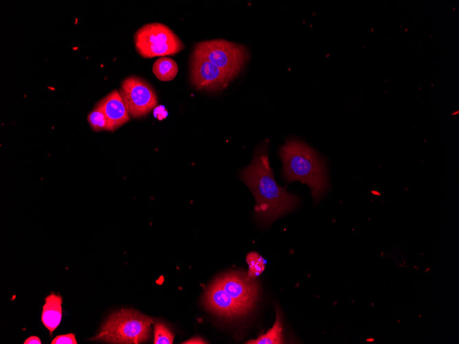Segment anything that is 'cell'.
<instances>
[{"mask_svg": "<svg viewBox=\"0 0 459 344\" xmlns=\"http://www.w3.org/2000/svg\"><path fill=\"white\" fill-rule=\"evenodd\" d=\"M269 142L256 150L252 161L240 171L243 182L255 199V216L260 223L269 225L299 205L300 198L281 187L274 178L269 161Z\"/></svg>", "mask_w": 459, "mask_h": 344, "instance_id": "obj_1", "label": "cell"}, {"mask_svg": "<svg viewBox=\"0 0 459 344\" xmlns=\"http://www.w3.org/2000/svg\"><path fill=\"white\" fill-rule=\"evenodd\" d=\"M279 157L282 162L280 174L284 182L300 181L311 191L317 204L329 187L326 162L311 146L304 142L290 138L280 146Z\"/></svg>", "mask_w": 459, "mask_h": 344, "instance_id": "obj_2", "label": "cell"}, {"mask_svg": "<svg viewBox=\"0 0 459 344\" xmlns=\"http://www.w3.org/2000/svg\"><path fill=\"white\" fill-rule=\"evenodd\" d=\"M153 320L137 311L122 309L112 314L91 340L137 344L146 341Z\"/></svg>", "mask_w": 459, "mask_h": 344, "instance_id": "obj_3", "label": "cell"}, {"mask_svg": "<svg viewBox=\"0 0 459 344\" xmlns=\"http://www.w3.org/2000/svg\"><path fill=\"white\" fill-rule=\"evenodd\" d=\"M135 49L144 58L164 57L181 51L184 45L167 25L160 23H148L135 34Z\"/></svg>", "mask_w": 459, "mask_h": 344, "instance_id": "obj_4", "label": "cell"}, {"mask_svg": "<svg viewBox=\"0 0 459 344\" xmlns=\"http://www.w3.org/2000/svg\"><path fill=\"white\" fill-rule=\"evenodd\" d=\"M234 78L244 67L249 53L246 47L223 39L202 41L193 51Z\"/></svg>", "mask_w": 459, "mask_h": 344, "instance_id": "obj_5", "label": "cell"}, {"mask_svg": "<svg viewBox=\"0 0 459 344\" xmlns=\"http://www.w3.org/2000/svg\"><path fill=\"white\" fill-rule=\"evenodd\" d=\"M119 92L133 117L145 116L157 104V94L152 86L138 76L126 78L122 82Z\"/></svg>", "mask_w": 459, "mask_h": 344, "instance_id": "obj_6", "label": "cell"}, {"mask_svg": "<svg viewBox=\"0 0 459 344\" xmlns=\"http://www.w3.org/2000/svg\"><path fill=\"white\" fill-rule=\"evenodd\" d=\"M223 290L247 313L254 308L258 299L257 282L247 275L229 273L216 279Z\"/></svg>", "mask_w": 459, "mask_h": 344, "instance_id": "obj_7", "label": "cell"}, {"mask_svg": "<svg viewBox=\"0 0 459 344\" xmlns=\"http://www.w3.org/2000/svg\"><path fill=\"white\" fill-rule=\"evenodd\" d=\"M233 78L203 57L192 53L190 80L199 90L218 91L225 89Z\"/></svg>", "mask_w": 459, "mask_h": 344, "instance_id": "obj_8", "label": "cell"}, {"mask_svg": "<svg viewBox=\"0 0 459 344\" xmlns=\"http://www.w3.org/2000/svg\"><path fill=\"white\" fill-rule=\"evenodd\" d=\"M203 301L208 310L226 319H240L248 314L223 290L216 280L209 286Z\"/></svg>", "mask_w": 459, "mask_h": 344, "instance_id": "obj_9", "label": "cell"}, {"mask_svg": "<svg viewBox=\"0 0 459 344\" xmlns=\"http://www.w3.org/2000/svg\"><path fill=\"white\" fill-rule=\"evenodd\" d=\"M104 114L109 125V130H114L130 119V115L125 104L117 90L112 91L96 105Z\"/></svg>", "mask_w": 459, "mask_h": 344, "instance_id": "obj_10", "label": "cell"}, {"mask_svg": "<svg viewBox=\"0 0 459 344\" xmlns=\"http://www.w3.org/2000/svg\"><path fill=\"white\" fill-rule=\"evenodd\" d=\"M62 302L60 295L54 293L45 298L43 306L41 320L45 328L52 334L58 326L62 318Z\"/></svg>", "mask_w": 459, "mask_h": 344, "instance_id": "obj_11", "label": "cell"}, {"mask_svg": "<svg viewBox=\"0 0 459 344\" xmlns=\"http://www.w3.org/2000/svg\"><path fill=\"white\" fill-rule=\"evenodd\" d=\"M282 316L279 309L276 310V318L273 326L256 339L250 340L248 344H280L283 343Z\"/></svg>", "mask_w": 459, "mask_h": 344, "instance_id": "obj_12", "label": "cell"}, {"mask_svg": "<svg viewBox=\"0 0 459 344\" xmlns=\"http://www.w3.org/2000/svg\"><path fill=\"white\" fill-rule=\"evenodd\" d=\"M177 62L168 57H160L153 65V72L161 81L173 80L178 73Z\"/></svg>", "mask_w": 459, "mask_h": 344, "instance_id": "obj_13", "label": "cell"}, {"mask_svg": "<svg viewBox=\"0 0 459 344\" xmlns=\"http://www.w3.org/2000/svg\"><path fill=\"white\" fill-rule=\"evenodd\" d=\"M246 261L249 265L247 275L253 279L259 276L265 269L264 259L256 252L247 254Z\"/></svg>", "mask_w": 459, "mask_h": 344, "instance_id": "obj_14", "label": "cell"}, {"mask_svg": "<svg viewBox=\"0 0 459 344\" xmlns=\"http://www.w3.org/2000/svg\"><path fill=\"white\" fill-rule=\"evenodd\" d=\"M87 121L93 130L98 132L102 130H109V125L104 113L98 107L89 113Z\"/></svg>", "mask_w": 459, "mask_h": 344, "instance_id": "obj_15", "label": "cell"}, {"mask_svg": "<svg viewBox=\"0 0 459 344\" xmlns=\"http://www.w3.org/2000/svg\"><path fill=\"white\" fill-rule=\"evenodd\" d=\"M174 334L162 323H157L154 326L155 344H172L173 343Z\"/></svg>", "mask_w": 459, "mask_h": 344, "instance_id": "obj_16", "label": "cell"}, {"mask_svg": "<svg viewBox=\"0 0 459 344\" xmlns=\"http://www.w3.org/2000/svg\"><path fill=\"white\" fill-rule=\"evenodd\" d=\"M52 344H77L75 334L69 333L56 336L52 341Z\"/></svg>", "mask_w": 459, "mask_h": 344, "instance_id": "obj_17", "label": "cell"}, {"mask_svg": "<svg viewBox=\"0 0 459 344\" xmlns=\"http://www.w3.org/2000/svg\"><path fill=\"white\" fill-rule=\"evenodd\" d=\"M183 343H186V344H204V343H207V342L205 341L203 339H201L199 336H197V337L195 336V337H193V338L183 342Z\"/></svg>", "mask_w": 459, "mask_h": 344, "instance_id": "obj_18", "label": "cell"}, {"mask_svg": "<svg viewBox=\"0 0 459 344\" xmlns=\"http://www.w3.org/2000/svg\"><path fill=\"white\" fill-rule=\"evenodd\" d=\"M41 341L39 339L38 336H30L27 338L25 341L24 344H41Z\"/></svg>", "mask_w": 459, "mask_h": 344, "instance_id": "obj_19", "label": "cell"}]
</instances>
